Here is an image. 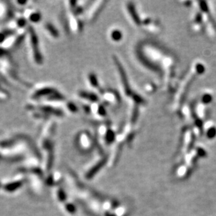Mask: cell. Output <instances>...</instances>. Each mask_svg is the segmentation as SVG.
<instances>
[{
  "label": "cell",
  "instance_id": "cell-1",
  "mask_svg": "<svg viewBox=\"0 0 216 216\" xmlns=\"http://www.w3.org/2000/svg\"><path fill=\"white\" fill-rule=\"evenodd\" d=\"M26 41L30 57L34 64L40 66L43 64L44 57L39 45V37L32 25H29L27 29Z\"/></svg>",
  "mask_w": 216,
  "mask_h": 216
},
{
  "label": "cell",
  "instance_id": "cell-2",
  "mask_svg": "<svg viewBox=\"0 0 216 216\" xmlns=\"http://www.w3.org/2000/svg\"><path fill=\"white\" fill-rule=\"evenodd\" d=\"M114 62L115 66H116L117 68L118 76H119V80L120 82V86H121L122 91L126 96L129 98L134 92H132L131 87H130L127 75L126 74V71H124V67H123L122 64H121V62H120L119 60L116 58L115 57L114 59Z\"/></svg>",
  "mask_w": 216,
  "mask_h": 216
},
{
  "label": "cell",
  "instance_id": "cell-3",
  "mask_svg": "<svg viewBox=\"0 0 216 216\" xmlns=\"http://www.w3.org/2000/svg\"><path fill=\"white\" fill-rule=\"evenodd\" d=\"M100 99L109 106H117L121 103V97L117 91L112 89L103 90L100 92Z\"/></svg>",
  "mask_w": 216,
  "mask_h": 216
},
{
  "label": "cell",
  "instance_id": "cell-4",
  "mask_svg": "<svg viewBox=\"0 0 216 216\" xmlns=\"http://www.w3.org/2000/svg\"><path fill=\"white\" fill-rule=\"evenodd\" d=\"M107 2L105 1H99L96 2L92 5V6L90 7V9L88 11L86 16L85 17L86 18V21L89 23H91V22H94L98 16H99L101 13L102 10H103L105 8V4H106Z\"/></svg>",
  "mask_w": 216,
  "mask_h": 216
},
{
  "label": "cell",
  "instance_id": "cell-5",
  "mask_svg": "<svg viewBox=\"0 0 216 216\" xmlns=\"http://www.w3.org/2000/svg\"><path fill=\"white\" fill-rule=\"evenodd\" d=\"M22 15L30 25L37 24L42 21V14L39 10L32 6H27L24 9Z\"/></svg>",
  "mask_w": 216,
  "mask_h": 216
},
{
  "label": "cell",
  "instance_id": "cell-6",
  "mask_svg": "<svg viewBox=\"0 0 216 216\" xmlns=\"http://www.w3.org/2000/svg\"><path fill=\"white\" fill-rule=\"evenodd\" d=\"M126 11L128 17H129L130 22L134 26H141V19H140L139 14H138L135 6L132 2L126 3Z\"/></svg>",
  "mask_w": 216,
  "mask_h": 216
},
{
  "label": "cell",
  "instance_id": "cell-7",
  "mask_svg": "<svg viewBox=\"0 0 216 216\" xmlns=\"http://www.w3.org/2000/svg\"><path fill=\"white\" fill-rule=\"evenodd\" d=\"M11 6L6 2L0 1V20H7L9 21L14 16L15 12H13Z\"/></svg>",
  "mask_w": 216,
  "mask_h": 216
},
{
  "label": "cell",
  "instance_id": "cell-8",
  "mask_svg": "<svg viewBox=\"0 0 216 216\" xmlns=\"http://www.w3.org/2000/svg\"><path fill=\"white\" fill-rule=\"evenodd\" d=\"M43 29L44 30L45 33H46L50 38L52 39H58L59 37V32L54 25L51 24V22H47L44 23L43 25Z\"/></svg>",
  "mask_w": 216,
  "mask_h": 216
},
{
  "label": "cell",
  "instance_id": "cell-9",
  "mask_svg": "<svg viewBox=\"0 0 216 216\" xmlns=\"http://www.w3.org/2000/svg\"><path fill=\"white\" fill-rule=\"evenodd\" d=\"M78 97L81 99L84 100L85 102H90V104H91L93 102H98L99 99V97H98L96 94L93 93V92L83 91V90H81V91L79 92Z\"/></svg>",
  "mask_w": 216,
  "mask_h": 216
},
{
  "label": "cell",
  "instance_id": "cell-10",
  "mask_svg": "<svg viewBox=\"0 0 216 216\" xmlns=\"http://www.w3.org/2000/svg\"><path fill=\"white\" fill-rule=\"evenodd\" d=\"M123 33L122 30L119 28H112L109 32V38L112 42L119 43L123 39Z\"/></svg>",
  "mask_w": 216,
  "mask_h": 216
},
{
  "label": "cell",
  "instance_id": "cell-11",
  "mask_svg": "<svg viewBox=\"0 0 216 216\" xmlns=\"http://www.w3.org/2000/svg\"><path fill=\"white\" fill-rule=\"evenodd\" d=\"M87 82L89 83V86L93 90H98L99 89V82L98 80V77L94 72H91L88 74L87 76Z\"/></svg>",
  "mask_w": 216,
  "mask_h": 216
},
{
  "label": "cell",
  "instance_id": "cell-12",
  "mask_svg": "<svg viewBox=\"0 0 216 216\" xmlns=\"http://www.w3.org/2000/svg\"><path fill=\"white\" fill-rule=\"evenodd\" d=\"M11 94L3 85V81L0 77V102H6L10 99Z\"/></svg>",
  "mask_w": 216,
  "mask_h": 216
},
{
  "label": "cell",
  "instance_id": "cell-13",
  "mask_svg": "<svg viewBox=\"0 0 216 216\" xmlns=\"http://www.w3.org/2000/svg\"><path fill=\"white\" fill-rule=\"evenodd\" d=\"M14 32L9 30L7 27H5V28L0 27V47L3 44L5 40L7 39V37L10 36L11 34H13Z\"/></svg>",
  "mask_w": 216,
  "mask_h": 216
},
{
  "label": "cell",
  "instance_id": "cell-14",
  "mask_svg": "<svg viewBox=\"0 0 216 216\" xmlns=\"http://www.w3.org/2000/svg\"><path fill=\"white\" fill-rule=\"evenodd\" d=\"M29 2H27V1H25V2H19V1H16V2H15V4H16V5H18V6H26V4H28Z\"/></svg>",
  "mask_w": 216,
  "mask_h": 216
}]
</instances>
